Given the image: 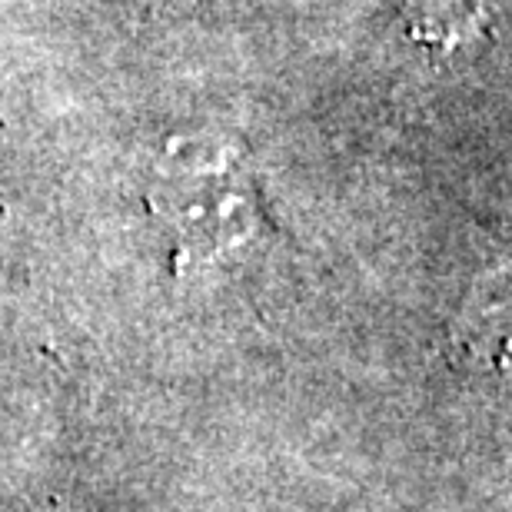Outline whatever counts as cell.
<instances>
[{
    "instance_id": "6da1fadb",
    "label": "cell",
    "mask_w": 512,
    "mask_h": 512,
    "mask_svg": "<svg viewBox=\"0 0 512 512\" xmlns=\"http://www.w3.org/2000/svg\"><path fill=\"white\" fill-rule=\"evenodd\" d=\"M150 203L177 237L183 266L240 250L263 230L247 163L223 140H173L150 180Z\"/></svg>"
},
{
    "instance_id": "7a4b0ae2",
    "label": "cell",
    "mask_w": 512,
    "mask_h": 512,
    "mask_svg": "<svg viewBox=\"0 0 512 512\" xmlns=\"http://www.w3.org/2000/svg\"><path fill=\"white\" fill-rule=\"evenodd\" d=\"M493 0H406L409 34L429 50H456L486 24Z\"/></svg>"
}]
</instances>
